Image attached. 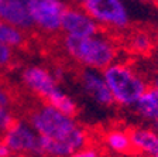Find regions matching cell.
Wrapping results in <instances>:
<instances>
[{
    "label": "cell",
    "mask_w": 158,
    "mask_h": 157,
    "mask_svg": "<svg viewBox=\"0 0 158 157\" xmlns=\"http://www.w3.org/2000/svg\"><path fill=\"white\" fill-rule=\"evenodd\" d=\"M28 123L40 136L61 142L72 151L90 143L88 130L82 128L75 118L59 112L47 102L35 106L30 112Z\"/></svg>",
    "instance_id": "obj_1"
},
{
    "label": "cell",
    "mask_w": 158,
    "mask_h": 157,
    "mask_svg": "<svg viewBox=\"0 0 158 157\" xmlns=\"http://www.w3.org/2000/svg\"><path fill=\"white\" fill-rule=\"evenodd\" d=\"M62 50L75 64L82 68L99 71H103L112 62L117 61L118 57V46L116 40L105 30L85 37L64 34Z\"/></svg>",
    "instance_id": "obj_2"
},
{
    "label": "cell",
    "mask_w": 158,
    "mask_h": 157,
    "mask_svg": "<svg viewBox=\"0 0 158 157\" xmlns=\"http://www.w3.org/2000/svg\"><path fill=\"white\" fill-rule=\"evenodd\" d=\"M103 78L112 92L114 105L133 108L143 92L150 86L147 78L131 64L114 61L102 71Z\"/></svg>",
    "instance_id": "obj_3"
},
{
    "label": "cell",
    "mask_w": 158,
    "mask_h": 157,
    "mask_svg": "<svg viewBox=\"0 0 158 157\" xmlns=\"http://www.w3.org/2000/svg\"><path fill=\"white\" fill-rule=\"evenodd\" d=\"M79 4L107 33H124L131 24L124 0H82Z\"/></svg>",
    "instance_id": "obj_4"
},
{
    "label": "cell",
    "mask_w": 158,
    "mask_h": 157,
    "mask_svg": "<svg viewBox=\"0 0 158 157\" xmlns=\"http://www.w3.org/2000/svg\"><path fill=\"white\" fill-rule=\"evenodd\" d=\"M66 6L68 4L64 3V0H33L31 16L34 27L44 34L59 33Z\"/></svg>",
    "instance_id": "obj_5"
},
{
    "label": "cell",
    "mask_w": 158,
    "mask_h": 157,
    "mask_svg": "<svg viewBox=\"0 0 158 157\" xmlns=\"http://www.w3.org/2000/svg\"><path fill=\"white\" fill-rule=\"evenodd\" d=\"M38 133L28 123V120H16L13 124L2 134V140L7 144V147L13 154H33L37 157L38 150Z\"/></svg>",
    "instance_id": "obj_6"
},
{
    "label": "cell",
    "mask_w": 158,
    "mask_h": 157,
    "mask_svg": "<svg viewBox=\"0 0 158 157\" xmlns=\"http://www.w3.org/2000/svg\"><path fill=\"white\" fill-rule=\"evenodd\" d=\"M100 30L102 28L99 27V24L81 4L73 3L66 6L61 21V31L64 34L85 37L98 34Z\"/></svg>",
    "instance_id": "obj_7"
},
{
    "label": "cell",
    "mask_w": 158,
    "mask_h": 157,
    "mask_svg": "<svg viewBox=\"0 0 158 157\" xmlns=\"http://www.w3.org/2000/svg\"><path fill=\"white\" fill-rule=\"evenodd\" d=\"M79 82H81L83 92L99 106L110 108L114 105L112 92H110L105 78H103L102 71L92 68H83L81 75H79Z\"/></svg>",
    "instance_id": "obj_8"
},
{
    "label": "cell",
    "mask_w": 158,
    "mask_h": 157,
    "mask_svg": "<svg viewBox=\"0 0 158 157\" xmlns=\"http://www.w3.org/2000/svg\"><path fill=\"white\" fill-rule=\"evenodd\" d=\"M21 81L28 91L43 101L58 88V82L54 78L52 72L41 65H30L24 68L21 72Z\"/></svg>",
    "instance_id": "obj_9"
},
{
    "label": "cell",
    "mask_w": 158,
    "mask_h": 157,
    "mask_svg": "<svg viewBox=\"0 0 158 157\" xmlns=\"http://www.w3.org/2000/svg\"><path fill=\"white\" fill-rule=\"evenodd\" d=\"M33 0H0V19L26 33L35 30L31 16Z\"/></svg>",
    "instance_id": "obj_10"
},
{
    "label": "cell",
    "mask_w": 158,
    "mask_h": 157,
    "mask_svg": "<svg viewBox=\"0 0 158 157\" xmlns=\"http://www.w3.org/2000/svg\"><path fill=\"white\" fill-rule=\"evenodd\" d=\"M133 153L151 157L158 153V132L152 128L128 129Z\"/></svg>",
    "instance_id": "obj_11"
},
{
    "label": "cell",
    "mask_w": 158,
    "mask_h": 157,
    "mask_svg": "<svg viewBox=\"0 0 158 157\" xmlns=\"http://www.w3.org/2000/svg\"><path fill=\"white\" fill-rule=\"evenodd\" d=\"M133 111L140 119L150 123L158 120V89L154 86H148L143 95L133 105Z\"/></svg>",
    "instance_id": "obj_12"
},
{
    "label": "cell",
    "mask_w": 158,
    "mask_h": 157,
    "mask_svg": "<svg viewBox=\"0 0 158 157\" xmlns=\"http://www.w3.org/2000/svg\"><path fill=\"white\" fill-rule=\"evenodd\" d=\"M103 143L114 154H120V156H126V154H131L133 147L131 142H130V134H128L127 129H120V128H112L103 134Z\"/></svg>",
    "instance_id": "obj_13"
},
{
    "label": "cell",
    "mask_w": 158,
    "mask_h": 157,
    "mask_svg": "<svg viewBox=\"0 0 158 157\" xmlns=\"http://www.w3.org/2000/svg\"><path fill=\"white\" fill-rule=\"evenodd\" d=\"M44 102L52 105L54 108H56L59 112H62V113L68 115V116H72V118H75L79 112L78 103L75 102V99H73L72 96L66 95L59 86Z\"/></svg>",
    "instance_id": "obj_14"
},
{
    "label": "cell",
    "mask_w": 158,
    "mask_h": 157,
    "mask_svg": "<svg viewBox=\"0 0 158 157\" xmlns=\"http://www.w3.org/2000/svg\"><path fill=\"white\" fill-rule=\"evenodd\" d=\"M152 48H154V37L148 31L137 30L130 34V37L127 38V50L134 54L145 55Z\"/></svg>",
    "instance_id": "obj_15"
},
{
    "label": "cell",
    "mask_w": 158,
    "mask_h": 157,
    "mask_svg": "<svg viewBox=\"0 0 158 157\" xmlns=\"http://www.w3.org/2000/svg\"><path fill=\"white\" fill-rule=\"evenodd\" d=\"M0 41L14 50L21 48L27 43V34L26 31L20 30L19 27L11 26L0 19Z\"/></svg>",
    "instance_id": "obj_16"
},
{
    "label": "cell",
    "mask_w": 158,
    "mask_h": 157,
    "mask_svg": "<svg viewBox=\"0 0 158 157\" xmlns=\"http://www.w3.org/2000/svg\"><path fill=\"white\" fill-rule=\"evenodd\" d=\"M13 59H14V48H11L10 46L0 41V69L10 67L13 64Z\"/></svg>",
    "instance_id": "obj_17"
},
{
    "label": "cell",
    "mask_w": 158,
    "mask_h": 157,
    "mask_svg": "<svg viewBox=\"0 0 158 157\" xmlns=\"http://www.w3.org/2000/svg\"><path fill=\"white\" fill-rule=\"evenodd\" d=\"M68 157H100V150H99V147L88 143L86 146H83V147L72 151Z\"/></svg>",
    "instance_id": "obj_18"
},
{
    "label": "cell",
    "mask_w": 158,
    "mask_h": 157,
    "mask_svg": "<svg viewBox=\"0 0 158 157\" xmlns=\"http://www.w3.org/2000/svg\"><path fill=\"white\" fill-rule=\"evenodd\" d=\"M16 118L13 116L11 111L7 108H0V134H3L7 129L13 124Z\"/></svg>",
    "instance_id": "obj_19"
},
{
    "label": "cell",
    "mask_w": 158,
    "mask_h": 157,
    "mask_svg": "<svg viewBox=\"0 0 158 157\" xmlns=\"http://www.w3.org/2000/svg\"><path fill=\"white\" fill-rule=\"evenodd\" d=\"M10 106H11V98H10V94L4 89V86L2 85V82H0V108L10 109Z\"/></svg>",
    "instance_id": "obj_20"
},
{
    "label": "cell",
    "mask_w": 158,
    "mask_h": 157,
    "mask_svg": "<svg viewBox=\"0 0 158 157\" xmlns=\"http://www.w3.org/2000/svg\"><path fill=\"white\" fill-rule=\"evenodd\" d=\"M13 151L7 147V144L0 139V157H13Z\"/></svg>",
    "instance_id": "obj_21"
},
{
    "label": "cell",
    "mask_w": 158,
    "mask_h": 157,
    "mask_svg": "<svg viewBox=\"0 0 158 157\" xmlns=\"http://www.w3.org/2000/svg\"><path fill=\"white\" fill-rule=\"evenodd\" d=\"M51 72H52L54 78L56 79V82H61L64 78H65V71H64V68H61V67H55Z\"/></svg>",
    "instance_id": "obj_22"
},
{
    "label": "cell",
    "mask_w": 158,
    "mask_h": 157,
    "mask_svg": "<svg viewBox=\"0 0 158 157\" xmlns=\"http://www.w3.org/2000/svg\"><path fill=\"white\" fill-rule=\"evenodd\" d=\"M151 86H154L155 89H158V69H157V74H155V76H154V78H152Z\"/></svg>",
    "instance_id": "obj_23"
},
{
    "label": "cell",
    "mask_w": 158,
    "mask_h": 157,
    "mask_svg": "<svg viewBox=\"0 0 158 157\" xmlns=\"http://www.w3.org/2000/svg\"><path fill=\"white\" fill-rule=\"evenodd\" d=\"M14 157H35L33 154H27V153H21V154H14Z\"/></svg>",
    "instance_id": "obj_24"
},
{
    "label": "cell",
    "mask_w": 158,
    "mask_h": 157,
    "mask_svg": "<svg viewBox=\"0 0 158 157\" xmlns=\"http://www.w3.org/2000/svg\"><path fill=\"white\" fill-rule=\"evenodd\" d=\"M151 126H152V129H155V130L158 132V120L154 122V123H151Z\"/></svg>",
    "instance_id": "obj_25"
},
{
    "label": "cell",
    "mask_w": 158,
    "mask_h": 157,
    "mask_svg": "<svg viewBox=\"0 0 158 157\" xmlns=\"http://www.w3.org/2000/svg\"><path fill=\"white\" fill-rule=\"evenodd\" d=\"M71 2H72V3H81V2H82V0H71Z\"/></svg>",
    "instance_id": "obj_26"
},
{
    "label": "cell",
    "mask_w": 158,
    "mask_h": 157,
    "mask_svg": "<svg viewBox=\"0 0 158 157\" xmlns=\"http://www.w3.org/2000/svg\"><path fill=\"white\" fill-rule=\"evenodd\" d=\"M154 4H155V6L158 7V0H154Z\"/></svg>",
    "instance_id": "obj_27"
},
{
    "label": "cell",
    "mask_w": 158,
    "mask_h": 157,
    "mask_svg": "<svg viewBox=\"0 0 158 157\" xmlns=\"http://www.w3.org/2000/svg\"><path fill=\"white\" fill-rule=\"evenodd\" d=\"M151 157H158V153H155V154H154V156H151Z\"/></svg>",
    "instance_id": "obj_28"
},
{
    "label": "cell",
    "mask_w": 158,
    "mask_h": 157,
    "mask_svg": "<svg viewBox=\"0 0 158 157\" xmlns=\"http://www.w3.org/2000/svg\"><path fill=\"white\" fill-rule=\"evenodd\" d=\"M133 2H144V0H133Z\"/></svg>",
    "instance_id": "obj_29"
}]
</instances>
